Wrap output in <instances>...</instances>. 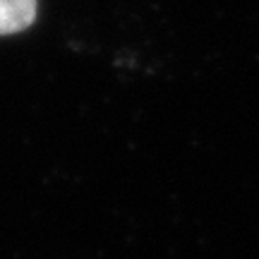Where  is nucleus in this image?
I'll list each match as a JSON object with an SVG mask.
<instances>
[{
  "instance_id": "1",
  "label": "nucleus",
  "mask_w": 259,
  "mask_h": 259,
  "mask_svg": "<svg viewBox=\"0 0 259 259\" xmlns=\"http://www.w3.org/2000/svg\"><path fill=\"white\" fill-rule=\"evenodd\" d=\"M36 17V0H0V36L31 27Z\"/></svg>"
}]
</instances>
